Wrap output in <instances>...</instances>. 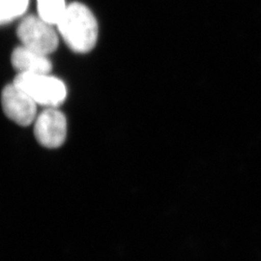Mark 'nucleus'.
<instances>
[{
	"label": "nucleus",
	"instance_id": "20e7f679",
	"mask_svg": "<svg viewBox=\"0 0 261 261\" xmlns=\"http://www.w3.org/2000/svg\"><path fill=\"white\" fill-rule=\"evenodd\" d=\"M1 102L5 114L20 126H28L35 120L37 103L17 84L13 83L3 89Z\"/></svg>",
	"mask_w": 261,
	"mask_h": 261
},
{
	"label": "nucleus",
	"instance_id": "6e6552de",
	"mask_svg": "<svg viewBox=\"0 0 261 261\" xmlns=\"http://www.w3.org/2000/svg\"><path fill=\"white\" fill-rule=\"evenodd\" d=\"M29 0H0V25L21 17L28 10Z\"/></svg>",
	"mask_w": 261,
	"mask_h": 261
},
{
	"label": "nucleus",
	"instance_id": "f257e3e1",
	"mask_svg": "<svg viewBox=\"0 0 261 261\" xmlns=\"http://www.w3.org/2000/svg\"><path fill=\"white\" fill-rule=\"evenodd\" d=\"M56 25L68 47L75 53L86 54L96 45L97 20L92 12L82 3L68 5Z\"/></svg>",
	"mask_w": 261,
	"mask_h": 261
},
{
	"label": "nucleus",
	"instance_id": "f03ea898",
	"mask_svg": "<svg viewBox=\"0 0 261 261\" xmlns=\"http://www.w3.org/2000/svg\"><path fill=\"white\" fill-rule=\"evenodd\" d=\"M37 105L56 108L65 101L67 89L59 79L49 74H18L14 80Z\"/></svg>",
	"mask_w": 261,
	"mask_h": 261
},
{
	"label": "nucleus",
	"instance_id": "7ed1b4c3",
	"mask_svg": "<svg viewBox=\"0 0 261 261\" xmlns=\"http://www.w3.org/2000/svg\"><path fill=\"white\" fill-rule=\"evenodd\" d=\"M22 46L48 56L58 46V35L54 24L39 16H28L19 23L17 30Z\"/></svg>",
	"mask_w": 261,
	"mask_h": 261
},
{
	"label": "nucleus",
	"instance_id": "0eeeda50",
	"mask_svg": "<svg viewBox=\"0 0 261 261\" xmlns=\"http://www.w3.org/2000/svg\"><path fill=\"white\" fill-rule=\"evenodd\" d=\"M38 16L56 25L65 12V0H37Z\"/></svg>",
	"mask_w": 261,
	"mask_h": 261
},
{
	"label": "nucleus",
	"instance_id": "39448f33",
	"mask_svg": "<svg viewBox=\"0 0 261 261\" xmlns=\"http://www.w3.org/2000/svg\"><path fill=\"white\" fill-rule=\"evenodd\" d=\"M34 134L38 142L47 148L61 146L67 135V121L64 114L56 108H48L38 116Z\"/></svg>",
	"mask_w": 261,
	"mask_h": 261
},
{
	"label": "nucleus",
	"instance_id": "423d86ee",
	"mask_svg": "<svg viewBox=\"0 0 261 261\" xmlns=\"http://www.w3.org/2000/svg\"><path fill=\"white\" fill-rule=\"evenodd\" d=\"M11 60L19 74H49L53 69L47 56L24 46L13 51Z\"/></svg>",
	"mask_w": 261,
	"mask_h": 261
}]
</instances>
